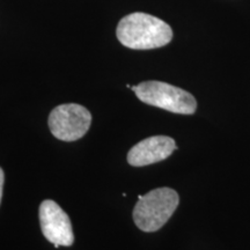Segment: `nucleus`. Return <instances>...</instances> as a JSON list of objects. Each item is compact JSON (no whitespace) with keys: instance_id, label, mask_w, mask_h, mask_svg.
I'll list each match as a JSON object with an SVG mask.
<instances>
[{"instance_id":"423d86ee","label":"nucleus","mask_w":250,"mask_h":250,"mask_svg":"<svg viewBox=\"0 0 250 250\" xmlns=\"http://www.w3.org/2000/svg\"><path fill=\"white\" fill-rule=\"evenodd\" d=\"M175 140L167 136L149 137L134 145L127 153V162L133 167H144L166 160L176 149Z\"/></svg>"},{"instance_id":"7ed1b4c3","label":"nucleus","mask_w":250,"mask_h":250,"mask_svg":"<svg viewBox=\"0 0 250 250\" xmlns=\"http://www.w3.org/2000/svg\"><path fill=\"white\" fill-rule=\"evenodd\" d=\"M140 101L174 114L192 115L197 109L196 99L187 90L161 81H145L131 87Z\"/></svg>"},{"instance_id":"f257e3e1","label":"nucleus","mask_w":250,"mask_h":250,"mask_svg":"<svg viewBox=\"0 0 250 250\" xmlns=\"http://www.w3.org/2000/svg\"><path fill=\"white\" fill-rule=\"evenodd\" d=\"M116 35L126 48L149 50L167 45L173 40V30L161 19L137 12L122 19Z\"/></svg>"},{"instance_id":"20e7f679","label":"nucleus","mask_w":250,"mask_h":250,"mask_svg":"<svg viewBox=\"0 0 250 250\" xmlns=\"http://www.w3.org/2000/svg\"><path fill=\"white\" fill-rule=\"evenodd\" d=\"M48 123L56 138L62 142H76L89 130L92 114L83 105L66 103L58 105L50 112Z\"/></svg>"},{"instance_id":"0eeeda50","label":"nucleus","mask_w":250,"mask_h":250,"mask_svg":"<svg viewBox=\"0 0 250 250\" xmlns=\"http://www.w3.org/2000/svg\"><path fill=\"white\" fill-rule=\"evenodd\" d=\"M4 182H5V175L4 170L0 168V203H1V197H2V189H4Z\"/></svg>"},{"instance_id":"f03ea898","label":"nucleus","mask_w":250,"mask_h":250,"mask_svg":"<svg viewBox=\"0 0 250 250\" xmlns=\"http://www.w3.org/2000/svg\"><path fill=\"white\" fill-rule=\"evenodd\" d=\"M179 203V195L170 188H158L139 196L133 208L134 224L143 232H156L169 220Z\"/></svg>"},{"instance_id":"39448f33","label":"nucleus","mask_w":250,"mask_h":250,"mask_svg":"<svg viewBox=\"0 0 250 250\" xmlns=\"http://www.w3.org/2000/svg\"><path fill=\"white\" fill-rule=\"evenodd\" d=\"M40 224L44 237L56 248L59 246L73 245L74 235L70 218L57 203L54 201L42 202L40 206Z\"/></svg>"}]
</instances>
